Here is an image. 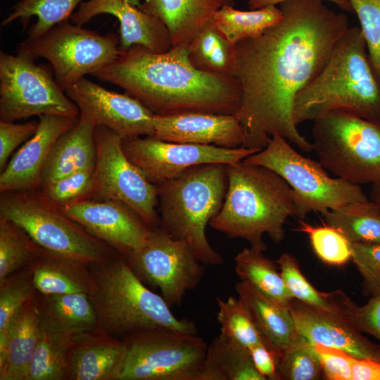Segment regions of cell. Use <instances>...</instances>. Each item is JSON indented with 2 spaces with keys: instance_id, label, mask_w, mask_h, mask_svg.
Returning a JSON list of instances; mask_svg holds the SVG:
<instances>
[{
  "instance_id": "29",
  "label": "cell",
  "mask_w": 380,
  "mask_h": 380,
  "mask_svg": "<svg viewBox=\"0 0 380 380\" xmlns=\"http://www.w3.org/2000/svg\"><path fill=\"white\" fill-rule=\"evenodd\" d=\"M199 380H265L250 350L220 334L208 345Z\"/></svg>"
},
{
  "instance_id": "5",
  "label": "cell",
  "mask_w": 380,
  "mask_h": 380,
  "mask_svg": "<svg viewBox=\"0 0 380 380\" xmlns=\"http://www.w3.org/2000/svg\"><path fill=\"white\" fill-rule=\"evenodd\" d=\"M90 267L94 289L89 296L101 330L122 339L158 329L197 334L195 323L177 318L163 296L145 285L123 255Z\"/></svg>"
},
{
  "instance_id": "47",
  "label": "cell",
  "mask_w": 380,
  "mask_h": 380,
  "mask_svg": "<svg viewBox=\"0 0 380 380\" xmlns=\"http://www.w3.org/2000/svg\"><path fill=\"white\" fill-rule=\"evenodd\" d=\"M39 122L23 124L0 120V170L7 165L13 151L22 143L26 142L36 132Z\"/></svg>"
},
{
  "instance_id": "43",
  "label": "cell",
  "mask_w": 380,
  "mask_h": 380,
  "mask_svg": "<svg viewBox=\"0 0 380 380\" xmlns=\"http://www.w3.org/2000/svg\"><path fill=\"white\" fill-rule=\"evenodd\" d=\"M284 282L293 298L317 307L331 309L328 293L317 291L302 274L297 259L284 253L276 261Z\"/></svg>"
},
{
  "instance_id": "42",
  "label": "cell",
  "mask_w": 380,
  "mask_h": 380,
  "mask_svg": "<svg viewBox=\"0 0 380 380\" xmlns=\"http://www.w3.org/2000/svg\"><path fill=\"white\" fill-rule=\"evenodd\" d=\"M332 309L343 315L362 333L376 338L380 345V296L371 297L364 305L359 306L344 292H329Z\"/></svg>"
},
{
  "instance_id": "12",
  "label": "cell",
  "mask_w": 380,
  "mask_h": 380,
  "mask_svg": "<svg viewBox=\"0 0 380 380\" xmlns=\"http://www.w3.org/2000/svg\"><path fill=\"white\" fill-rule=\"evenodd\" d=\"M79 118L77 106L47 70L28 55L0 53V120L13 122L34 115Z\"/></svg>"
},
{
  "instance_id": "32",
  "label": "cell",
  "mask_w": 380,
  "mask_h": 380,
  "mask_svg": "<svg viewBox=\"0 0 380 380\" xmlns=\"http://www.w3.org/2000/svg\"><path fill=\"white\" fill-rule=\"evenodd\" d=\"M40 327L27 380H70L71 348L77 333Z\"/></svg>"
},
{
  "instance_id": "49",
  "label": "cell",
  "mask_w": 380,
  "mask_h": 380,
  "mask_svg": "<svg viewBox=\"0 0 380 380\" xmlns=\"http://www.w3.org/2000/svg\"><path fill=\"white\" fill-rule=\"evenodd\" d=\"M351 380H380V362L353 355Z\"/></svg>"
},
{
  "instance_id": "28",
  "label": "cell",
  "mask_w": 380,
  "mask_h": 380,
  "mask_svg": "<svg viewBox=\"0 0 380 380\" xmlns=\"http://www.w3.org/2000/svg\"><path fill=\"white\" fill-rule=\"evenodd\" d=\"M32 298L23 306L4 350L0 352V380L27 379L41 332Z\"/></svg>"
},
{
  "instance_id": "8",
  "label": "cell",
  "mask_w": 380,
  "mask_h": 380,
  "mask_svg": "<svg viewBox=\"0 0 380 380\" xmlns=\"http://www.w3.org/2000/svg\"><path fill=\"white\" fill-rule=\"evenodd\" d=\"M0 217L21 227L43 249L91 265L113 248L63 214L37 190L1 192Z\"/></svg>"
},
{
  "instance_id": "27",
  "label": "cell",
  "mask_w": 380,
  "mask_h": 380,
  "mask_svg": "<svg viewBox=\"0 0 380 380\" xmlns=\"http://www.w3.org/2000/svg\"><path fill=\"white\" fill-rule=\"evenodd\" d=\"M37 291L44 294H90L94 279L89 264L43 250L32 263Z\"/></svg>"
},
{
  "instance_id": "52",
  "label": "cell",
  "mask_w": 380,
  "mask_h": 380,
  "mask_svg": "<svg viewBox=\"0 0 380 380\" xmlns=\"http://www.w3.org/2000/svg\"><path fill=\"white\" fill-rule=\"evenodd\" d=\"M126 1L135 6H139L140 5L139 0H126Z\"/></svg>"
},
{
  "instance_id": "48",
  "label": "cell",
  "mask_w": 380,
  "mask_h": 380,
  "mask_svg": "<svg viewBox=\"0 0 380 380\" xmlns=\"http://www.w3.org/2000/svg\"><path fill=\"white\" fill-rule=\"evenodd\" d=\"M249 350L255 368L265 380H279L277 358L265 344H257Z\"/></svg>"
},
{
  "instance_id": "22",
  "label": "cell",
  "mask_w": 380,
  "mask_h": 380,
  "mask_svg": "<svg viewBox=\"0 0 380 380\" xmlns=\"http://www.w3.org/2000/svg\"><path fill=\"white\" fill-rule=\"evenodd\" d=\"M124 339L98 329L75 335L70 380H120L126 356Z\"/></svg>"
},
{
  "instance_id": "9",
  "label": "cell",
  "mask_w": 380,
  "mask_h": 380,
  "mask_svg": "<svg viewBox=\"0 0 380 380\" xmlns=\"http://www.w3.org/2000/svg\"><path fill=\"white\" fill-rule=\"evenodd\" d=\"M243 160L272 170L289 184L300 219L312 212L323 214L348 203L369 201L360 185L329 177L319 163L298 153L277 134L266 147Z\"/></svg>"
},
{
  "instance_id": "3",
  "label": "cell",
  "mask_w": 380,
  "mask_h": 380,
  "mask_svg": "<svg viewBox=\"0 0 380 380\" xmlns=\"http://www.w3.org/2000/svg\"><path fill=\"white\" fill-rule=\"evenodd\" d=\"M227 170L224 201L209 225L229 238L245 239L262 251L267 248L265 234L280 243L287 218L296 214L291 186L272 170L243 160L227 164Z\"/></svg>"
},
{
  "instance_id": "21",
  "label": "cell",
  "mask_w": 380,
  "mask_h": 380,
  "mask_svg": "<svg viewBox=\"0 0 380 380\" xmlns=\"http://www.w3.org/2000/svg\"><path fill=\"white\" fill-rule=\"evenodd\" d=\"M165 141L237 148L244 141L243 129L236 115L190 112L155 115L152 136Z\"/></svg>"
},
{
  "instance_id": "25",
  "label": "cell",
  "mask_w": 380,
  "mask_h": 380,
  "mask_svg": "<svg viewBox=\"0 0 380 380\" xmlns=\"http://www.w3.org/2000/svg\"><path fill=\"white\" fill-rule=\"evenodd\" d=\"M32 303L42 327L70 333L99 328L97 315L89 294H44L37 291Z\"/></svg>"
},
{
  "instance_id": "30",
  "label": "cell",
  "mask_w": 380,
  "mask_h": 380,
  "mask_svg": "<svg viewBox=\"0 0 380 380\" xmlns=\"http://www.w3.org/2000/svg\"><path fill=\"white\" fill-rule=\"evenodd\" d=\"M235 272L240 281L246 282L277 303L289 308L293 299L289 292L276 261L263 251L244 248L234 258Z\"/></svg>"
},
{
  "instance_id": "15",
  "label": "cell",
  "mask_w": 380,
  "mask_h": 380,
  "mask_svg": "<svg viewBox=\"0 0 380 380\" xmlns=\"http://www.w3.org/2000/svg\"><path fill=\"white\" fill-rule=\"evenodd\" d=\"M122 148L127 158L156 185L196 165L234 163L260 151L170 142L153 137L122 140Z\"/></svg>"
},
{
  "instance_id": "10",
  "label": "cell",
  "mask_w": 380,
  "mask_h": 380,
  "mask_svg": "<svg viewBox=\"0 0 380 380\" xmlns=\"http://www.w3.org/2000/svg\"><path fill=\"white\" fill-rule=\"evenodd\" d=\"M119 45L120 37L114 33L102 35L67 20L37 38H27L17 52L47 60L56 82L65 91L86 75H92L116 60Z\"/></svg>"
},
{
  "instance_id": "14",
  "label": "cell",
  "mask_w": 380,
  "mask_h": 380,
  "mask_svg": "<svg viewBox=\"0 0 380 380\" xmlns=\"http://www.w3.org/2000/svg\"><path fill=\"white\" fill-rule=\"evenodd\" d=\"M144 283L160 290L170 307L180 305L201 282L205 265L190 246L158 227L138 248L124 256Z\"/></svg>"
},
{
  "instance_id": "51",
  "label": "cell",
  "mask_w": 380,
  "mask_h": 380,
  "mask_svg": "<svg viewBox=\"0 0 380 380\" xmlns=\"http://www.w3.org/2000/svg\"><path fill=\"white\" fill-rule=\"evenodd\" d=\"M370 198L380 209V183L373 184Z\"/></svg>"
},
{
  "instance_id": "17",
  "label": "cell",
  "mask_w": 380,
  "mask_h": 380,
  "mask_svg": "<svg viewBox=\"0 0 380 380\" xmlns=\"http://www.w3.org/2000/svg\"><path fill=\"white\" fill-rule=\"evenodd\" d=\"M57 208L123 256L141 246L153 229L132 208L116 200L87 199Z\"/></svg>"
},
{
  "instance_id": "40",
  "label": "cell",
  "mask_w": 380,
  "mask_h": 380,
  "mask_svg": "<svg viewBox=\"0 0 380 380\" xmlns=\"http://www.w3.org/2000/svg\"><path fill=\"white\" fill-rule=\"evenodd\" d=\"M279 380H316L324 374L313 344L303 338L277 359Z\"/></svg>"
},
{
  "instance_id": "13",
  "label": "cell",
  "mask_w": 380,
  "mask_h": 380,
  "mask_svg": "<svg viewBox=\"0 0 380 380\" xmlns=\"http://www.w3.org/2000/svg\"><path fill=\"white\" fill-rule=\"evenodd\" d=\"M94 139L96 159L91 199L123 202L150 228L159 227L157 185L127 158L118 134L105 127L95 126Z\"/></svg>"
},
{
  "instance_id": "39",
  "label": "cell",
  "mask_w": 380,
  "mask_h": 380,
  "mask_svg": "<svg viewBox=\"0 0 380 380\" xmlns=\"http://www.w3.org/2000/svg\"><path fill=\"white\" fill-rule=\"evenodd\" d=\"M298 231L305 233L317 256L324 263L342 266L351 260L350 242L336 228L326 224L312 226L299 220Z\"/></svg>"
},
{
  "instance_id": "50",
  "label": "cell",
  "mask_w": 380,
  "mask_h": 380,
  "mask_svg": "<svg viewBox=\"0 0 380 380\" xmlns=\"http://www.w3.org/2000/svg\"><path fill=\"white\" fill-rule=\"evenodd\" d=\"M290 0H248V6L251 9H258L268 6H276ZM328 1L337 5L340 8L346 11H353L348 0H322Z\"/></svg>"
},
{
  "instance_id": "44",
  "label": "cell",
  "mask_w": 380,
  "mask_h": 380,
  "mask_svg": "<svg viewBox=\"0 0 380 380\" xmlns=\"http://www.w3.org/2000/svg\"><path fill=\"white\" fill-rule=\"evenodd\" d=\"M360 23L372 71L380 84V0H348Z\"/></svg>"
},
{
  "instance_id": "37",
  "label": "cell",
  "mask_w": 380,
  "mask_h": 380,
  "mask_svg": "<svg viewBox=\"0 0 380 380\" xmlns=\"http://www.w3.org/2000/svg\"><path fill=\"white\" fill-rule=\"evenodd\" d=\"M43 250L21 227L0 217V281L32 264Z\"/></svg>"
},
{
  "instance_id": "24",
  "label": "cell",
  "mask_w": 380,
  "mask_h": 380,
  "mask_svg": "<svg viewBox=\"0 0 380 380\" xmlns=\"http://www.w3.org/2000/svg\"><path fill=\"white\" fill-rule=\"evenodd\" d=\"M230 0H144L141 10L158 18L168 30L172 47L188 46L194 36Z\"/></svg>"
},
{
  "instance_id": "2",
  "label": "cell",
  "mask_w": 380,
  "mask_h": 380,
  "mask_svg": "<svg viewBox=\"0 0 380 380\" xmlns=\"http://www.w3.org/2000/svg\"><path fill=\"white\" fill-rule=\"evenodd\" d=\"M92 75L122 88L159 116L190 112L235 115L241 103L238 79L198 70L189 60L187 46L155 53L133 46Z\"/></svg>"
},
{
  "instance_id": "7",
  "label": "cell",
  "mask_w": 380,
  "mask_h": 380,
  "mask_svg": "<svg viewBox=\"0 0 380 380\" xmlns=\"http://www.w3.org/2000/svg\"><path fill=\"white\" fill-rule=\"evenodd\" d=\"M314 122L311 143L324 169L353 184L380 183V122L341 110Z\"/></svg>"
},
{
  "instance_id": "46",
  "label": "cell",
  "mask_w": 380,
  "mask_h": 380,
  "mask_svg": "<svg viewBox=\"0 0 380 380\" xmlns=\"http://www.w3.org/2000/svg\"><path fill=\"white\" fill-rule=\"evenodd\" d=\"M313 344V343H312ZM327 380H351L352 355L346 351L322 344H313Z\"/></svg>"
},
{
  "instance_id": "35",
  "label": "cell",
  "mask_w": 380,
  "mask_h": 380,
  "mask_svg": "<svg viewBox=\"0 0 380 380\" xmlns=\"http://www.w3.org/2000/svg\"><path fill=\"white\" fill-rule=\"evenodd\" d=\"M36 291L33 264L0 281V352L4 350L23 306Z\"/></svg>"
},
{
  "instance_id": "26",
  "label": "cell",
  "mask_w": 380,
  "mask_h": 380,
  "mask_svg": "<svg viewBox=\"0 0 380 380\" xmlns=\"http://www.w3.org/2000/svg\"><path fill=\"white\" fill-rule=\"evenodd\" d=\"M94 130L92 122L80 116L77 122L58 139L43 169L40 186L78 170L94 169Z\"/></svg>"
},
{
  "instance_id": "38",
  "label": "cell",
  "mask_w": 380,
  "mask_h": 380,
  "mask_svg": "<svg viewBox=\"0 0 380 380\" xmlns=\"http://www.w3.org/2000/svg\"><path fill=\"white\" fill-rule=\"evenodd\" d=\"M216 301L218 306L217 319L220 324L221 335L248 350L259 343L266 345L238 297L229 296L226 300L217 297Z\"/></svg>"
},
{
  "instance_id": "16",
  "label": "cell",
  "mask_w": 380,
  "mask_h": 380,
  "mask_svg": "<svg viewBox=\"0 0 380 380\" xmlns=\"http://www.w3.org/2000/svg\"><path fill=\"white\" fill-rule=\"evenodd\" d=\"M65 92L77 106L80 116L112 130L122 140L153 135L155 115L127 94L108 90L86 77Z\"/></svg>"
},
{
  "instance_id": "1",
  "label": "cell",
  "mask_w": 380,
  "mask_h": 380,
  "mask_svg": "<svg viewBox=\"0 0 380 380\" xmlns=\"http://www.w3.org/2000/svg\"><path fill=\"white\" fill-rule=\"evenodd\" d=\"M279 5L280 22L236 44L242 97L235 115L243 129V147L260 151L277 134L308 153L312 143L293 121L294 100L322 71L349 22L322 0Z\"/></svg>"
},
{
  "instance_id": "31",
  "label": "cell",
  "mask_w": 380,
  "mask_h": 380,
  "mask_svg": "<svg viewBox=\"0 0 380 380\" xmlns=\"http://www.w3.org/2000/svg\"><path fill=\"white\" fill-rule=\"evenodd\" d=\"M187 50L190 63L198 70L235 77L236 45L231 43L211 21L191 40Z\"/></svg>"
},
{
  "instance_id": "4",
  "label": "cell",
  "mask_w": 380,
  "mask_h": 380,
  "mask_svg": "<svg viewBox=\"0 0 380 380\" xmlns=\"http://www.w3.org/2000/svg\"><path fill=\"white\" fill-rule=\"evenodd\" d=\"M366 47L361 29L349 27L322 71L296 95L293 107L296 125L336 110L380 122V84Z\"/></svg>"
},
{
  "instance_id": "11",
  "label": "cell",
  "mask_w": 380,
  "mask_h": 380,
  "mask_svg": "<svg viewBox=\"0 0 380 380\" xmlns=\"http://www.w3.org/2000/svg\"><path fill=\"white\" fill-rule=\"evenodd\" d=\"M123 339L127 351L120 380H199L208 345L197 334L158 329Z\"/></svg>"
},
{
  "instance_id": "23",
  "label": "cell",
  "mask_w": 380,
  "mask_h": 380,
  "mask_svg": "<svg viewBox=\"0 0 380 380\" xmlns=\"http://www.w3.org/2000/svg\"><path fill=\"white\" fill-rule=\"evenodd\" d=\"M235 289L238 298L277 362L284 351L303 338L296 329L289 308L274 301L246 282L239 281Z\"/></svg>"
},
{
  "instance_id": "36",
  "label": "cell",
  "mask_w": 380,
  "mask_h": 380,
  "mask_svg": "<svg viewBox=\"0 0 380 380\" xmlns=\"http://www.w3.org/2000/svg\"><path fill=\"white\" fill-rule=\"evenodd\" d=\"M82 0H20L11 8V12L1 22L2 27L19 20L24 27L30 19L36 16L37 20L28 32V39H35L56 25L67 20L76 6Z\"/></svg>"
},
{
  "instance_id": "41",
  "label": "cell",
  "mask_w": 380,
  "mask_h": 380,
  "mask_svg": "<svg viewBox=\"0 0 380 380\" xmlns=\"http://www.w3.org/2000/svg\"><path fill=\"white\" fill-rule=\"evenodd\" d=\"M94 170L84 169L47 182L39 188L41 194L56 207L91 199Z\"/></svg>"
},
{
  "instance_id": "33",
  "label": "cell",
  "mask_w": 380,
  "mask_h": 380,
  "mask_svg": "<svg viewBox=\"0 0 380 380\" xmlns=\"http://www.w3.org/2000/svg\"><path fill=\"white\" fill-rule=\"evenodd\" d=\"M322 215L350 243H380V209L371 201L348 203Z\"/></svg>"
},
{
  "instance_id": "6",
  "label": "cell",
  "mask_w": 380,
  "mask_h": 380,
  "mask_svg": "<svg viewBox=\"0 0 380 380\" xmlns=\"http://www.w3.org/2000/svg\"><path fill=\"white\" fill-rule=\"evenodd\" d=\"M227 165H198L158 185L159 227L186 242L205 265L224 258L213 248L205 229L220 211L228 186Z\"/></svg>"
},
{
  "instance_id": "20",
  "label": "cell",
  "mask_w": 380,
  "mask_h": 380,
  "mask_svg": "<svg viewBox=\"0 0 380 380\" xmlns=\"http://www.w3.org/2000/svg\"><path fill=\"white\" fill-rule=\"evenodd\" d=\"M39 118L34 134L1 172V192L39 189L42 173L51 148L58 139L79 120L54 115H42Z\"/></svg>"
},
{
  "instance_id": "45",
  "label": "cell",
  "mask_w": 380,
  "mask_h": 380,
  "mask_svg": "<svg viewBox=\"0 0 380 380\" xmlns=\"http://www.w3.org/2000/svg\"><path fill=\"white\" fill-rule=\"evenodd\" d=\"M353 263L362 279V293L380 296V243H350Z\"/></svg>"
},
{
  "instance_id": "18",
  "label": "cell",
  "mask_w": 380,
  "mask_h": 380,
  "mask_svg": "<svg viewBox=\"0 0 380 380\" xmlns=\"http://www.w3.org/2000/svg\"><path fill=\"white\" fill-rule=\"evenodd\" d=\"M289 310L298 333L313 344L342 349L380 362V345L366 338L343 315L293 298Z\"/></svg>"
},
{
  "instance_id": "19",
  "label": "cell",
  "mask_w": 380,
  "mask_h": 380,
  "mask_svg": "<svg viewBox=\"0 0 380 380\" xmlns=\"http://www.w3.org/2000/svg\"><path fill=\"white\" fill-rule=\"evenodd\" d=\"M104 13L114 15L120 23V51L141 46L155 53H164L172 47L168 30L163 23L126 0L82 2L70 19L73 24L82 26L93 17Z\"/></svg>"
},
{
  "instance_id": "34",
  "label": "cell",
  "mask_w": 380,
  "mask_h": 380,
  "mask_svg": "<svg viewBox=\"0 0 380 380\" xmlns=\"http://www.w3.org/2000/svg\"><path fill=\"white\" fill-rule=\"evenodd\" d=\"M283 18L280 8L268 6L251 11H240L233 4L222 6L213 15L211 23L233 44L262 34Z\"/></svg>"
}]
</instances>
